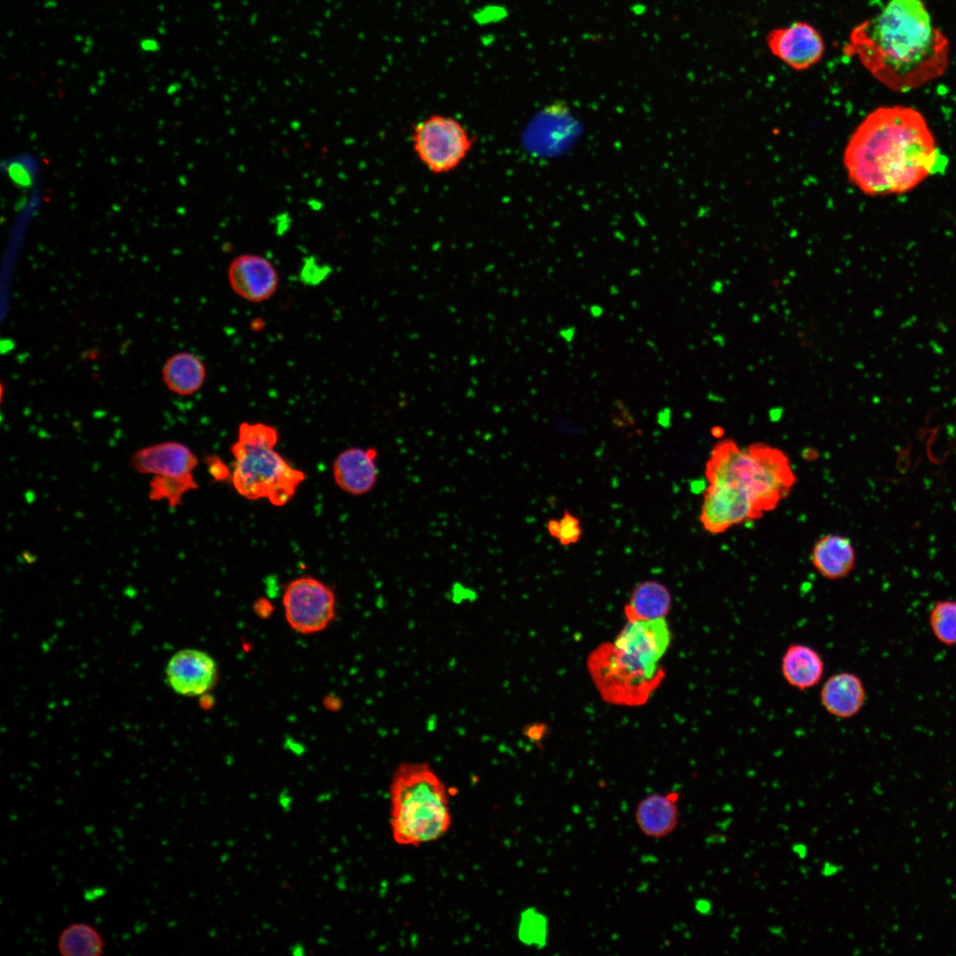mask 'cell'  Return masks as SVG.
Instances as JSON below:
<instances>
[{"label": "cell", "mask_w": 956, "mask_h": 956, "mask_svg": "<svg viewBox=\"0 0 956 956\" xmlns=\"http://www.w3.org/2000/svg\"><path fill=\"white\" fill-rule=\"evenodd\" d=\"M867 690L862 679L855 673L841 671L831 675L821 685L820 702L831 716L848 720L863 709Z\"/></svg>", "instance_id": "obj_15"}, {"label": "cell", "mask_w": 956, "mask_h": 956, "mask_svg": "<svg viewBox=\"0 0 956 956\" xmlns=\"http://www.w3.org/2000/svg\"><path fill=\"white\" fill-rule=\"evenodd\" d=\"M929 625L934 637L945 646L956 645V600L936 601L929 613Z\"/></svg>", "instance_id": "obj_23"}, {"label": "cell", "mask_w": 956, "mask_h": 956, "mask_svg": "<svg viewBox=\"0 0 956 956\" xmlns=\"http://www.w3.org/2000/svg\"><path fill=\"white\" fill-rule=\"evenodd\" d=\"M842 870L843 867L841 865L825 861L821 868V875L825 877H829L837 875Z\"/></svg>", "instance_id": "obj_27"}, {"label": "cell", "mask_w": 956, "mask_h": 956, "mask_svg": "<svg viewBox=\"0 0 956 956\" xmlns=\"http://www.w3.org/2000/svg\"><path fill=\"white\" fill-rule=\"evenodd\" d=\"M705 475L709 484L729 485L746 494L760 518L775 510L797 482L788 456L778 448L764 443L741 448L728 439L713 446Z\"/></svg>", "instance_id": "obj_5"}, {"label": "cell", "mask_w": 956, "mask_h": 956, "mask_svg": "<svg viewBox=\"0 0 956 956\" xmlns=\"http://www.w3.org/2000/svg\"><path fill=\"white\" fill-rule=\"evenodd\" d=\"M162 377L166 386L180 396L197 392L204 383L206 368L203 360L188 351L172 355L165 363Z\"/></svg>", "instance_id": "obj_19"}, {"label": "cell", "mask_w": 956, "mask_h": 956, "mask_svg": "<svg viewBox=\"0 0 956 956\" xmlns=\"http://www.w3.org/2000/svg\"><path fill=\"white\" fill-rule=\"evenodd\" d=\"M519 937L527 944H544L547 937V921L534 909L522 914L519 928Z\"/></svg>", "instance_id": "obj_24"}, {"label": "cell", "mask_w": 956, "mask_h": 956, "mask_svg": "<svg viewBox=\"0 0 956 956\" xmlns=\"http://www.w3.org/2000/svg\"><path fill=\"white\" fill-rule=\"evenodd\" d=\"M580 520L566 510L559 519V530L557 540L563 546L576 544L582 536Z\"/></svg>", "instance_id": "obj_25"}, {"label": "cell", "mask_w": 956, "mask_h": 956, "mask_svg": "<svg viewBox=\"0 0 956 956\" xmlns=\"http://www.w3.org/2000/svg\"><path fill=\"white\" fill-rule=\"evenodd\" d=\"M766 42L775 57L797 71L819 63L826 50L821 32L812 24L800 20L770 30Z\"/></svg>", "instance_id": "obj_9"}, {"label": "cell", "mask_w": 956, "mask_h": 956, "mask_svg": "<svg viewBox=\"0 0 956 956\" xmlns=\"http://www.w3.org/2000/svg\"><path fill=\"white\" fill-rule=\"evenodd\" d=\"M149 486V498L152 501L166 500L172 509L182 504L185 494L198 489L193 474L185 476L154 475Z\"/></svg>", "instance_id": "obj_22"}, {"label": "cell", "mask_w": 956, "mask_h": 956, "mask_svg": "<svg viewBox=\"0 0 956 956\" xmlns=\"http://www.w3.org/2000/svg\"><path fill=\"white\" fill-rule=\"evenodd\" d=\"M677 792L651 793L644 797L635 812L636 822L646 836L662 838L670 835L679 822Z\"/></svg>", "instance_id": "obj_18"}, {"label": "cell", "mask_w": 956, "mask_h": 956, "mask_svg": "<svg viewBox=\"0 0 956 956\" xmlns=\"http://www.w3.org/2000/svg\"><path fill=\"white\" fill-rule=\"evenodd\" d=\"M670 640L665 618L628 621L613 643L597 648L588 667L604 699L624 705L647 701L664 677L659 661Z\"/></svg>", "instance_id": "obj_3"}, {"label": "cell", "mask_w": 956, "mask_h": 956, "mask_svg": "<svg viewBox=\"0 0 956 956\" xmlns=\"http://www.w3.org/2000/svg\"><path fill=\"white\" fill-rule=\"evenodd\" d=\"M377 457L378 451L374 447H350L343 450L333 462L335 484L350 495L368 493L378 479Z\"/></svg>", "instance_id": "obj_14"}, {"label": "cell", "mask_w": 956, "mask_h": 956, "mask_svg": "<svg viewBox=\"0 0 956 956\" xmlns=\"http://www.w3.org/2000/svg\"><path fill=\"white\" fill-rule=\"evenodd\" d=\"M58 948L63 956H98L104 950V941L92 925L74 922L60 932Z\"/></svg>", "instance_id": "obj_21"}, {"label": "cell", "mask_w": 956, "mask_h": 956, "mask_svg": "<svg viewBox=\"0 0 956 956\" xmlns=\"http://www.w3.org/2000/svg\"><path fill=\"white\" fill-rule=\"evenodd\" d=\"M198 459L184 443L166 441L143 447L130 459V465L138 473L162 476L192 474Z\"/></svg>", "instance_id": "obj_13"}, {"label": "cell", "mask_w": 956, "mask_h": 956, "mask_svg": "<svg viewBox=\"0 0 956 956\" xmlns=\"http://www.w3.org/2000/svg\"><path fill=\"white\" fill-rule=\"evenodd\" d=\"M811 561L822 577L840 580L854 569L856 551L849 537L838 534H826L813 544Z\"/></svg>", "instance_id": "obj_17"}, {"label": "cell", "mask_w": 956, "mask_h": 956, "mask_svg": "<svg viewBox=\"0 0 956 956\" xmlns=\"http://www.w3.org/2000/svg\"><path fill=\"white\" fill-rule=\"evenodd\" d=\"M227 280L232 290L251 303L271 298L279 286V274L274 264L258 254L236 256L227 267Z\"/></svg>", "instance_id": "obj_11"}, {"label": "cell", "mask_w": 956, "mask_h": 956, "mask_svg": "<svg viewBox=\"0 0 956 956\" xmlns=\"http://www.w3.org/2000/svg\"><path fill=\"white\" fill-rule=\"evenodd\" d=\"M390 828L395 842L420 846L445 835L451 825L449 792L426 761H405L389 784Z\"/></svg>", "instance_id": "obj_4"}, {"label": "cell", "mask_w": 956, "mask_h": 956, "mask_svg": "<svg viewBox=\"0 0 956 956\" xmlns=\"http://www.w3.org/2000/svg\"><path fill=\"white\" fill-rule=\"evenodd\" d=\"M671 593L659 582L649 580L638 583L625 605L628 621H650L664 618L670 610Z\"/></svg>", "instance_id": "obj_20"}, {"label": "cell", "mask_w": 956, "mask_h": 956, "mask_svg": "<svg viewBox=\"0 0 956 956\" xmlns=\"http://www.w3.org/2000/svg\"><path fill=\"white\" fill-rule=\"evenodd\" d=\"M412 143L424 166L432 173L443 174L455 170L465 160L474 138L458 120L432 114L414 125Z\"/></svg>", "instance_id": "obj_7"}, {"label": "cell", "mask_w": 956, "mask_h": 956, "mask_svg": "<svg viewBox=\"0 0 956 956\" xmlns=\"http://www.w3.org/2000/svg\"><path fill=\"white\" fill-rule=\"evenodd\" d=\"M939 159L927 120L906 105L869 112L852 134L843 157L850 181L871 197L914 189L937 172Z\"/></svg>", "instance_id": "obj_1"}, {"label": "cell", "mask_w": 956, "mask_h": 956, "mask_svg": "<svg viewBox=\"0 0 956 956\" xmlns=\"http://www.w3.org/2000/svg\"><path fill=\"white\" fill-rule=\"evenodd\" d=\"M780 669L784 681L792 688L805 691L817 686L823 679L825 662L813 647L801 643L790 644L781 658Z\"/></svg>", "instance_id": "obj_16"}, {"label": "cell", "mask_w": 956, "mask_h": 956, "mask_svg": "<svg viewBox=\"0 0 956 956\" xmlns=\"http://www.w3.org/2000/svg\"><path fill=\"white\" fill-rule=\"evenodd\" d=\"M791 850L800 860H805L808 854L807 846L803 843H795Z\"/></svg>", "instance_id": "obj_31"}, {"label": "cell", "mask_w": 956, "mask_h": 956, "mask_svg": "<svg viewBox=\"0 0 956 956\" xmlns=\"http://www.w3.org/2000/svg\"><path fill=\"white\" fill-rule=\"evenodd\" d=\"M282 604L285 618L301 634L320 632L335 617V595L332 589L312 576H301L285 588Z\"/></svg>", "instance_id": "obj_8"}, {"label": "cell", "mask_w": 956, "mask_h": 956, "mask_svg": "<svg viewBox=\"0 0 956 956\" xmlns=\"http://www.w3.org/2000/svg\"><path fill=\"white\" fill-rule=\"evenodd\" d=\"M546 528H547L548 534L551 537L557 539L558 535H559V520H558V519H550L546 523Z\"/></svg>", "instance_id": "obj_30"}, {"label": "cell", "mask_w": 956, "mask_h": 956, "mask_svg": "<svg viewBox=\"0 0 956 956\" xmlns=\"http://www.w3.org/2000/svg\"><path fill=\"white\" fill-rule=\"evenodd\" d=\"M209 471L216 480H225L229 475L226 466L215 456H210L206 459Z\"/></svg>", "instance_id": "obj_26"}, {"label": "cell", "mask_w": 956, "mask_h": 956, "mask_svg": "<svg viewBox=\"0 0 956 956\" xmlns=\"http://www.w3.org/2000/svg\"><path fill=\"white\" fill-rule=\"evenodd\" d=\"M695 908L701 914H709L712 911V904L708 899L700 898L696 901Z\"/></svg>", "instance_id": "obj_28"}, {"label": "cell", "mask_w": 956, "mask_h": 956, "mask_svg": "<svg viewBox=\"0 0 956 956\" xmlns=\"http://www.w3.org/2000/svg\"><path fill=\"white\" fill-rule=\"evenodd\" d=\"M278 429L263 422H243L237 440L231 445L234 457L232 482L249 500L267 499L282 506L295 495L305 474L295 468L276 450Z\"/></svg>", "instance_id": "obj_6"}, {"label": "cell", "mask_w": 956, "mask_h": 956, "mask_svg": "<svg viewBox=\"0 0 956 956\" xmlns=\"http://www.w3.org/2000/svg\"><path fill=\"white\" fill-rule=\"evenodd\" d=\"M846 51L894 92H908L944 74L948 38L936 27L922 0H888L852 29Z\"/></svg>", "instance_id": "obj_2"}, {"label": "cell", "mask_w": 956, "mask_h": 956, "mask_svg": "<svg viewBox=\"0 0 956 956\" xmlns=\"http://www.w3.org/2000/svg\"><path fill=\"white\" fill-rule=\"evenodd\" d=\"M140 44H141V48L144 51L154 52V51L158 50V49H159L158 42L156 40L151 39V38H145V39L142 40Z\"/></svg>", "instance_id": "obj_29"}, {"label": "cell", "mask_w": 956, "mask_h": 956, "mask_svg": "<svg viewBox=\"0 0 956 956\" xmlns=\"http://www.w3.org/2000/svg\"><path fill=\"white\" fill-rule=\"evenodd\" d=\"M760 519L752 499L742 491L724 484H709L703 493L699 520L713 535Z\"/></svg>", "instance_id": "obj_10"}, {"label": "cell", "mask_w": 956, "mask_h": 956, "mask_svg": "<svg viewBox=\"0 0 956 956\" xmlns=\"http://www.w3.org/2000/svg\"><path fill=\"white\" fill-rule=\"evenodd\" d=\"M172 689L183 696H198L209 691L218 679L214 659L206 652L185 649L175 653L166 667Z\"/></svg>", "instance_id": "obj_12"}, {"label": "cell", "mask_w": 956, "mask_h": 956, "mask_svg": "<svg viewBox=\"0 0 956 956\" xmlns=\"http://www.w3.org/2000/svg\"><path fill=\"white\" fill-rule=\"evenodd\" d=\"M644 6L641 4H636L632 6L631 10L635 14H641L644 12Z\"/></svg>", "instance_id": "obj_32"}]
</instances>
